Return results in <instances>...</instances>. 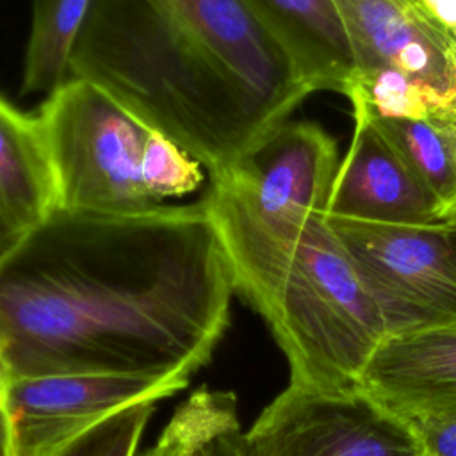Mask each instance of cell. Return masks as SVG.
<instances>
[{
    "label": "cell",
    "instance_id": "obj_1",
    "mask_svg": "<svg viewBox=\"0 0 456 456\" xmlns=\"http://www.w3.org/2000/svg\"><path fill=\"white\" fill-rule=\"evenodd\" d=\"M233 292L201 200L128 216L55 208L0 260V372L191 379Z\"/></svg>",
    "mask_w": 456,
    "mask_h": 456
},
{
    "label": "cell",
    "instance_id": "obj_2",
    "mask_svg": "<svg viewBox=\"0 0 456 456\" xmlns=\"http://www.w3.org/2000/svg\"><path fill=\"white\" fill-rule=\"evenodd\" d=\"M71 78L112 94L208 175L312 94L244 0H93Z\"/></svg>",
    "mask_w": 456,
    "mask_h": 456
},
{
    "label": "cell",
    "instance_id": "obj_3",
    "mask_svg": "<svg viewBox=\"0 0 456 456\" xmlns=\"http://www.w3.org/2000/svg\"><path fill=\"white\" fill-rule=\"evenodd\" d=\"M221 244L235 292L269 324L289 360L290 383L358 388L387 331L326 210L287 240Z\"/></svg>",
    "mask_w": 456,
    "mask_h": 456
},
{
    "label": "cell",
    "instance_id": "obj_4",
    "mask_svg": "<svg viewBox=\"0 0 456 456\" xmlns=\"http://www.w3.org/2000/svg\"><path fill=\"white\" fill-rule=\"evenodd\" d=\"M52 162L57 207L142 214L198 191L203 166L102 87L71 78L36 112Z\"/></svg>",
    "mask_w": 456,
    "mask_h": 456
},
{
    "label": "cell",
    "instance_id": "obj_5",
    "mask_svg": "<svg viewBox=\"0 0 456 456\" xmlns=\"http://www.w3.org/2000/svg\"><path fill=\"white\" fill-rule=\"evenodd\" d=\"M337 139L314 121H287L228 169L210 175L203 205L221 239L287 240L328 208Z\"/></svg>",
    "mask_w": 456,
    "mask_h": 456
},
{
    "label": "cell",
    "instance_id": "obj_6",
    "mask_svg": "<svg viewBox=\"0 0 456 456\" xmlns=\"http://www.w3.org/2000/svg\"><path fill=\"white\" fill-rule=\"evenodd\" d=\"M328 221L374 301L387 337L456 324V249L445 223L413 226L337 216Z\"/></svg>",
    "mask_w": 456,
    "mask_h": 456
},
{
    "label": "cell",
    "instance_id": "obj_7",
    "mask_svg": "<svg viewBox=\"0 0 456 456\" xmlns=\"http://www.w3.org/2000/svg\"><path fill=\"white\" fill-rule=\"evenodd\" d=\"M239 444L242 456H433L413 422L362 387L289 383Z\"/></svg>",
    "mask_w": 456,
    "mask_h": 456
},
{
    "label": "cell",
    "instance_id": "obj_8",
    "mask_svg": "<svg viewBox=\"0 0 456 456\" xmlns=\"http://www.w3.org/2000/svg\"><path fill=\"white\" fill-rule=\"evenodd\" d=\"M183 376L0 372V456H59L93 426L182 388Z\"/></svg>",
    "mask_w": 456,
    "mask_h": 456
},
{
    "label": "cell",
    "instance_id": "obj_9",
    "mask_svg": "<svg viewBox=\"0 0 456 456\" xmlns=\"http://www.w3.org/2000/svg\"><path fill=\"white\" fill-rule=\"evenodd\" d=\"M331 2L354 52L353 84L397 73L451 100L456 91V36L420 0Z\"/></svg>",
    "mask_w": 456,
    "mask_h": 456
},
{
    "label": "cell",
    "instance_id": "obj_10",
    "mask_svg": "<svg viewBox=\"0 0 456 456\" xmlns=\"http://www.w3.org/2000/svg\"><path fill=\"white\" fill-rule=\"evenodd\" d=\"M351 141L326 214L390 224H440L433 198L399 151L360 109L351 107Z\"/></svg>",
    "mask_w": 456,
    "mask_h": 456
},
{
    "label": "cell",
    "instance_id": "obj_11",
    "mask_svg": "<svg viewBox=\"0 0 456 456\" xmlns=\"http://www.w3.org/2000/svg\"><path fill=\"white\" fill-rule=\"evenodd\" d=\"M360 387L411 422L456 413V324L387 337Z\"/></svg>",
    "mask_w": 456,
    "mask_h": 456
},
{
    "label": "cell",
    "instance_id": "obj_12",
    "mask_svg": "<svg viewBox=\"0 0 456 456\" xmlns=\"http://www.w3.org/2000/svg\"><path fill=\"white\" fill-rule=\"evenodd\" d=\"M314 93L346 94L356 77L347 30L331 0H244Z\"/></svg>",
    "mask_w": 456,
    "mask_h": 456
},
{
    "label": "cell",
    "instance_id": "obj_13",
    "mask_svg": "<svg viewBox=\"0 0 456 456\" xmlns=\"http://www.w3.org/2000/svg\"><path fill=\"white\" fill-rule=\"evenodd\" d=\"M55 207V180L39 119L0 94V214L23 235Z\"/></svg>",
    "mask_w": 456,
    "mask_h": 456
},
{
    "label": "cell",
    "instance_id": "obj_14",
    "mask_svg": "<svg viewBox=\"0 0 456 456\" xmlns=\"http://www.w3.org/2000/svg\"><path fill=\"white\" fill-rule=\"evenodd\" d=\"M360 109L381 135L399 151L433 198L442 223H456V107L429 105L413 116H379L360 102Z\"/></svg>",
    "mask_w": 456,
    "mask_h": 456
},
{
    "label": "cell",
    "instance_id": "obj_15",
    "mask_svg": "<svg viewBox=\"0 0 456 456\" xmlns=\"http://www.w3.org/2000/svg\"><path fill=\"white\" fill-rule=\"evenodd\" d=\"M93 0H32L21 94H52L71 80V53Z\"/></svg>",
    "mask_w": 456,
    "mask_h": 456
},
{
    "label": "cell",
    "instance_id": "obj_16",
    "mask_svg": "<svg viewBox=\"0 0 456 456\" xmlns=\"http://www.w3.org/2000/svg\"><path fill=\"white\" fill-rule=\"evenodd\" d=\"M237 419L232 392L198 388L176 408L144 456H201L208 442Z\"/></svg>",
    "mask_w": 456,
    "mask_h": 456
},
{
    "label": "cell",
    "instance_id": "obj_17",
    "mask_svg": "<svg viewBox=\"0 0 456 456\" xmlns=\"http://www.w3.org/2000/svg\"><path fill=\"white\" fill-rule=\"evenodd\" d=\"M153 404L146 401L112 413L78 436L59 456H135Z\"/></svg>",
    "mask_w": 456,
    "mask_h": 456
},
{
    "label": "cell",
    "instance_id": "obj_18",
    "mask_svg": "<svg viewBox=\"0 0 456 456\" xmlns=\"http://www.w3.org/2000/svg\"><path fill=\"white\" fill-rule=\"evenodd\" d=\"M413 424L424 436L433 456H456V413L422 419Z\"/></svg>",
    "mask_w": 456,
    "mask_h": 456
},
{
    "label": "cell",
    "instance_id": "obj_19",
    "mask_svg": "<svg viewBox=\"0 0 456 456\" xmlns=\"http://www.w3.org/2000/svg\"><path fill=\"white\" fill-rule=\"evenodd\" d=\"M240 424L239 419L223 428L205 447L201 456H242L240 452Z\"/></svg>",
    "mask_w": 456,
    "mask_h": 456
},
{
    "label": "cell",
    "instance_id": "obj_20",
    "mask_svg": "<svg viewBox=\"0 0 456 456\" xmlns=\"http://www.w3.org/2000/svg\"><path fill=\"white\" fill-rule=\"evenodd\" d=\"M426 11L456 36V0H420Z\"/></svg>",
    "mask_w": 456,
    "mask_h": 456
},
{
    "label": "cell",
    "instance_id": "obj_21",
    "mask_svg": "<svg viewBox=\"0 0 456 456\" xmlns=\"http://www.w3.org/2000/svg\"><path fill=\"white\" fill-rule=\"evenodd\" d=\"M20 239H21V233L14 230L0 214V260L18 244Z\"/></svg>",
    "mask_w": 456,
    "mask_h": 456
},
{
    "label": "cell",
    "instance_id": "obj_22",
    "mask_svg": "<svg viewBox=\"0 0 456 456\" xmlns=\"http://www.w3.org/2000/svg\"><path fill=\"white\" fill-rule=\"evenodd\" d=\"M447 230H449V237H451V242H452V246H454V249H456V223H451V224H447Z\"/></svg>",
    "mask_w": 456,
    "mask_h": 456
},
{
    "label": "cell",
    "instance_id": "obj_23",
    "mask_svg": "<svg viewBox=\"0 0 456 456\" xmlns=\"http://www.w3.org/2000/svg\"><path fill=\"white\" fill-rule=\"evenodd\" d=\"M449 102H451V103L456 107V91L452 93V96H451V100H449Z\"/></svg>",
    "mask_w": 456,
    "mask_h": 456
}]
</instances>
